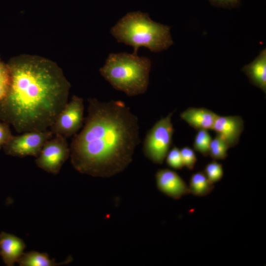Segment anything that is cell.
Here are the masks:
<instances>
[{"mask_svg": "<svg viewBox=\"0 0 266 266\" xmlns=\"http://www.w3.org/2000/svg\"><path fill=\"white\" fill-rule=\"evenodd\" d=\"M88 102L83 128L69 146L71 163L80 173L110 177L133 161L140 142L138 118L121 100L89 98Z\"/></svg>", "mask_w": 266, "mask_h": 266, "instance_id": "cell-1", "label": "cell"}, {"mask_svg": "<svg viewBox=\"0 0 266 266\" xmlns=\"http://www.w3.org/2000/svg\"><path fill=\"white\" fill-rule=\"evenodd\" d=\"M11 83L0 104V119L19 133L50 129L67 103L70 84L53 61L21 55L7 64Z\"/></svg>", "mask_w": 266, "mask_h": 266, "instance_id": "cell-2", "label": "cell"}, {"mask_svg": "<svg viewBox=\"0 0 266 266\" xmlns=\"http://www.w3.org/2000/svg\"><path fill=\"white\" fill-rule=\"evenodd\" d=\"M110 31L118 42L133 47L135 54L140 47L158 52L173 43L169 26L152 21L147 13L140 11L128 13Z\"/></svg>", "mask_w": 266, "mask_h": 266, "instance_id": "cell-3", "label": "cell"}, {"mask_svg": "<svg viewBox=\"0 0 266 266\" xmlns=\"http://www.w3.org/2000/svg\"><path fill=\"white\" fill-rule=\"evenodd\" d=\"M150 60L128 53L110 54L101 75L117 90L129 97L144 94L149 85Z\"/></svg>", "mask_w": 266, "mask_h": 266, "instance_id": "cell-4", "label": "cell"}, {"mask_svg": "<svg viewBox=\"0 0 266 266\" xmlns=\"http://www.w3.org/2000/svg\"><path fill=\"white\" fill-rule=\"evenodd\" d=\"M173 112L162 117L149 130L143 145L144 155L152 162L161 165L172 144L174 128L171 122Z\"/></svg>", "mask_w": 266, "mask_h": 266, "instance_id": "cell-5", "label": "cell"}, {"mask_svg": "<svg viewBox=\"0 0 266 266\" xmlns=\"http://www.w3.org/2000/svg\"><path fill=\"white\" fill-rule=\"evenodd\" d=\"M83 99L73 95L56 117L49 130L54 135L66 138L73 136L83 127L84 118Z\"/></svg>", "mask_w": 266, "mask_h": 266, "instance_id": "cell-6", "label": "cell"}, {"mask_svg": "<svg viewBox=\"0 0 266 266\" xmlns=\"http://www.w3.org/2000/svg\"><path fill=\"white\" fill-rule=\"evenodd\" d=\"M69 157L70 148L66 138L55 134L45 143L35 161L40 168L57 175Z\"/></svg>", "mask_w": 266, "mask_h": 266, "instance_id": "cell-7", "label": "cell"}, {"mask_svg": "<svg viewBox=\"0 0 266 266\" xmlns=\"http://www.w3.org/2000/svg\"><path fill=\"white\" fill-rule=\"evenodd\" d=\"M54 134L48 129L42 131H30L13 136L2 147L5 154L23 158L37 157L45 143Z\"/></svg>", "mask_w": 266, "mask_h": 266, "instance_id": "cell-8", "label": "cell"}, {"mask_svg": "<svg viewBox=\"0 0 266 266\" xmlns=\"http://www.w3.org/2000/svg\"><path fill=\"white\" fill-rule=\"evenodd\" d=\"M158 190L175 200L190 193L188 185L176 172L167 168L160 169L155 174Z\"/></svg>", "mask_w": 266, "mask_h": 266, "instance_id": "cell-9", "label": "cell"}, {"mask_svg": "<svg viewBox=\"0 0 266 266\" xmlns=\"http://www.w3.org/2000/svg\"><path fill=\"white\" fill-rule=\"evenodd\" d=\"M244 127V121L239 116L218 115L212 130L231 148L235 146L239 142Z\"/></svg>", "mask_w": 266, "mask_h": 266, "instance_id": "cell-10", "label": "cell"}, {"mask_svg": "<svg viewBox=\"0 0 266 266\" xmlns=\"http://www.w3.org/2000/svg\"><path fill=\"white\" fill-rule=\"evenodd\" d=\"M25 247L24 241L19 237L4 232L0 233V256L6 266H14Z\"/></svg>", "mask_w": 266, "mask_h": 266, "instance_id": "cell-11", "label": "cell"}, {"mask_svg": "<svg viewBox=\"0 0 266 266\" xmlns=\"http://www.w3.org/2000/svg\"><path fill=\"white\" fill-rule=\"evenodd\" d=\"M218 115L204 107H189L180 114L181 118L196 130H212Z\"/></svg>", "mask_w": 266, "mask_h": 266, "instance_id": "cell-12", "label": "cell"}, {"mask_svg": "<svg viewBox=\"0 0 266 266\" xmlns=\"http://www.w3.org/2000/svg\"><path fill=\"white\" fill-rule=\"evenodd\" d=\"M242 71L254 86L266 92V50L263 49L251 63L245 65Z\"/></svg>", "mask_w": 266, "mask_h": 266, "instance_id": "cell-13", "label": "cell"}, {"mask_svg": "<svg viewBox=\"0 0 266 266\" xmlns=\"http://www.w3.org/2000/svg\"><path fill=\"white\" fill-rule=\"evenodd\" d=\"M71 261L68 257L65 261L56 263L55 260L50 259L46 253L31 251L24 252L17 263L20 266H58L68 264Z\"/></svg>", "mask_w": 266, "mask_h": 266, "instance_id": "cell-14", "label": "cell"}, {"mask_svg": "<svg viewBox=\"0 0 266 266\" xmlns=\"http://www.w3.org/2000/svg\"><path fill=\"white\" fill-rule=\"evenodd\" d=\"M188 186L190 193L200 197L209 195L214 188V184L208 180L203 171L193 173Z\"/></svg>", "mask_w": 266, "mask_h": 266, "instance_id": "cell-15", "label": "cell"}, {"mask_svg": "<svg viewBox=\"0 0 266 266\" xmlns=\"http://www.w3.org/2000/svg\"><path fill=\"white\" fill-rule=\"evenodd\" d=\"M229 147L227 143L219 135L212 139L209 151V155L214 160H224L228 156Z\"/></svg>", "mask_w": 266, "mask_h": 266, "instance_id": "cell-16", "label": "cell"}, {"mask_svg": "<svg viewBox=\"0 0 266 266\" xmlns=\"http://www.w3.org/2000/svg\"><path fill=\"white\" fill-rule=\"evenodd\" d=\"M196 134L193 146L195 150L199 152L204 157L209 155V146L212 138L208 130H200L198 131Z\"/></svg>", "mask_w": 266, "mask_h": 266, "instance_id": "cell-17", "label": "cell"}, {"mask_svg": "<svg viewBox=\"0 0 266 266\" xmlns=\"http://www.w3.org/2000/svg\"><path fill=\"white\" fill-rule=\"evenodd\" d=\"M10 83L11 76L8 65L0 59V104L8 92Z\"/></svg>", "mask_w": 266, "mask_h": 266, "instance_id": "cell-18", "label": "cell"}, {"mask_svg": "<svg viewBox=\"0 0 266 266\" xmlns=\"http://www.w3.org/2000/svg\"><path fill=\"white\" fill-rule=\"evenodd\" d=\"M203 172L208 180L213 184L219 181L224 174L222 164L215 160L206 165Z\"/></svg>", "mask_w": 266, "mask_h": 266, "instance_id": "cell-19", "label": "cell"}, {"mask_svg": "<svg viewBox=\"0 0 266 266\" xmlns=\"http://www.w3.org/2000/svg\"><path fill=\"white\" fill-rule=\"evenodd\" d=\"M166 159L167 165L173 169H181L184 167L180 150L176 146L168 151Z\"/></svg>", "mask_w": 266, "mask_h": 266, "instance_id": "cell-20", "label": "cell"}, {"mask_svg": "<svg viewBox=\"0 0 266 266\" xmlns=\"http://www.w3.org/2000/svg\"><path fill=\"white\" fill-rule=\"evenodd\" d=\"M180 150L184 166L190 170L193 169L197 161L194 151L187 146L183 147Z\"/></svg>", "mask_w": 266, "mask_h": 266, "instance_id": "cell-21", "label": "cell"}, {"mask_svg": "<svg viewBox=\"0 0 266 266\" xmlns=\"http://www.w3.org/2000/svg\"><path fill=\"white\" fill-rule=\"evenodd\" d=\"M9 125L0 119V149L13 137Z\"/></svg>", "mask_w": 266, "mask_h": 266, "instance_id": "cell-22", "label": "cell"}, {"mask_svg": "<svg viewBox=\"0 0 266 266\" xmlns=\"http://www.w3.org/2000/svg\"><path fill=\"white\" fill-rule=\"evenodd\" d=\"M212 5L218 7L231 8L235 7L240 3V0H208Z\"/></svg>", "mask_w": 266, "mask_h": 266, "instance_id": "cell-23", "label": "cell"}]
</instances>
